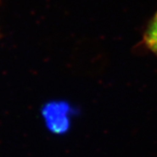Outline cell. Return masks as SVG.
Here are the masks:
<instances>
[{"label":"cell","instance_id":"6da1fadb","mask_svg":"<svg viewBox=\"0 0 157 157\" xmlns=\"http://www.w3.org/2000/svg\"><path fill=\"white\" fill-rule=\"evenodd\" d=\"M147 46L157 55V13L152 18L144 35Z\"/></svg>","mask_w":157,"mask_h":157}]
</instances>
